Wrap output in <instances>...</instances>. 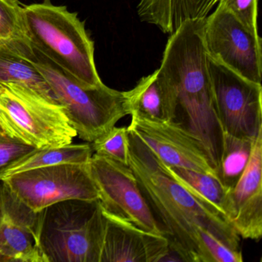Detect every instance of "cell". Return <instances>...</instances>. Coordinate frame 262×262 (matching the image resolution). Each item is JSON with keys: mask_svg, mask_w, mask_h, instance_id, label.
<instances>
[{"mask_svg": "<svg viewBox=\"0 0 262 262\" xmlns=\"http://www.w3.org/2000/svg\"><path fill=\"white\" fill-rule=\"evenodd\" d=\"M128 166L168 239L170 250L181 260L203 262L199 237L202 230L241 251L240 236L225 216L178 183L152 151L128 129Z\"/></svg>", "mask_w": 262, "mask_h": 262, "instance_id": "cell-1", "label": "cell"}, {"mask_svg": "<svg viewBox=\"0 0 262 262\" xmlns=\"http://www.w3.org/2000/svg\"><path fill=\"white\" fill-rule=\"evenodd\" d=\"M204 25L205 19L185 21L170 35L157 72L174 111L172 122L203 144L217 173L224 133L214 107Z\"/></svg>", "mask_w": 262, "mask_h": 262, "instance_id": "cell-2", "label": "cell"}, {"mask_svg": "<svg viewBox=\"0 0 262 262\" xmlns=\"http://www.w3.org/2000/svg\"><path fill=\"white\" fill-rule=\"evenodd\" d=\"M10 47L30 61L50 85L62 105L77 136L92 143L106 134L116 124L129 115L125 92L104 85L85 87L62 69L35 50L28 41H14Z\"/></svg>", "mask_w": 262, "mask_h": 262, "instance_id": "cell-3", "label": "cell"}, {"mask_svg": "<svg viewBox=\"0 0 262 262\" xmlns=\"http://www.w3.org/2000/svg\"><path fill=\"white\" fill-rule=\"evenodd\" d=\"M22 14L26 37L33 48L83 86L104 85L95 63L94 42L77 13L45 0L23 6Z\"/></svg>", "mask_w": 262, "mask_h": 262, "instance_id": "cell-4", "label": "cell"}, {"mask_svg": "<svg viewBox=\"0 0 262 262\" xmlns=\"http://www.w3.org/2000/svg\"><path fill=\"white\" fill-rule=\"evenodd\" d=\"M40 245L47 262H99L105 217L99 201L70 199L42 210Z\"/></svg>", "mask_w": 262, "mask_h": 262, "instance_id": "cell-5", "label": "cell"}, {"mask_svg": "<svg viewBox=\"0 0 262 262\" xmlns=\"http://www.w3.org/2000/svg\"><path fill=\"white\" fill-rule=\"evenodd\" d=\"M0 130L37 149L68 145L77 136L59 102L13 82L0 83Z\"/></svg>", "mask_w": 262, "mask_h": 262, "instance_id": "cell-6", "label": "cell"}, {"mask_svg": "<svg viewBox=\"0 0 262 262\" xmlns=\"http://www.w3.org/2000/svg\"><path fill=\"white\" fill-rule=\"evenodd\" d=\"M33 211L70 199L99 201V193L86 164H62L33 168L0 179Z\"/></svg>", "mask_w": 262, "mask_h": 262, "instance_id": "cell-7", "label": "cell"}, {"mask_svg": "<svg viewBox=\"0 0 262 262\" xmlns=\"http://www.w3.org/2000/svg\"><path fill=\"white\" fill-rule=\"evenodd\" d=\"M214 107L224 135L253 141L262 131V85L208 56Z\"/></svg>", "mask_w": 262, "mask_h": 262, "instance_id": "cell-8", "label": "cell"}, {"mask_svg": "<svg viewBox=\"0 0 262 262\" xmlns=\"http://www.w3.org/2000/svg\"><path fill=\"white\" fill-rule=\"evenodd\" d=\"M87 168L104 211L165 236L128 165L93 153Z\"/></svg>", "mask_w": 262, "mask_h": 262, "instance_id": "cell-9", "label": "cell"}, {"mask_svg": "<svg viewBox=\"0 0 262 262\" xmlns=\"http://www.w3.org/2000/svg\"><path fill=\"white\" fill-rule=\"evenodd\" d=\"M203 40L211 59L251 82L261 84V39L253 36L219 3L205 19Z\"/></svg>", "mask_w": 262, "mask_h": 262, "instance_id": "cell-10", "label": "cell"}, {"mask_svg": "<svg viewBox=\"0 0 262 262\" xmlns=\"http://www.w3.org/2000/svg\"><path fill=\"white\" fill-rule=\"evenodd\" d=\"M127 128L164 164L216 176L203 144L172 121L156 122L132 114Z\"/></svg>", "mask_w": 262, "mask_h": 262, "instance_id": "cell-11", "label": "cell"}, {"mask_svg": "<svg viewBox=\"0 0 262 262\" xmlns=\"http://www.w3.org/2000/svg\"><path fill=\"white\" fill-rule=\"evenodd\" d=\"M42 217V211H33L0 180V261L47 262L40 245Z\"/></svg>", "mask_w": 262, "mask_h": 262, "instance_id": "cell-12", "label": "cell"}, {"mask_svg": "<svg viewBox=\"0 0 262 262\" xmlns=\"http://www.w3.org/2000/svg\"><path fill=\"white\" fill-rule=\"evenodd\" d=\"M102 211L105 228L99 262L162 261L169 253L165 236L145 231L128 221Z\"/></svg>", "mask_w": 262, "mask_h": 262, "instance_id": "cell-13", "label": "cell"}, {"mask_svg": "<svg viewBox=\"0 0 262 262\" xmlns=\"http://www.w3.org/2000/svg\"><path fill=\"white\" fill-rule=\"evenodd\" d=\"M262 131L253 141L249 160L231 190V224L240 237L258 242L262 236Z\"/></svg>", "mask_w": 262, "mask_h": 262, "instance_id": "cell-14", "label": "cell"}, {"mask_svg": "<svg viewBox=\"0 0 262 262\" xmlns=\"http://www.w3.org/2000/svg\"><path fill=\"white\" fill-rule=\"evenodd\" d=\"M219 0H140L138 15L141 20L172 34L185 21L204 19Z\"/></svg>", "mask_w": 262, "mask_h": 262, "instance_id": "cell-15", "label": "cell"}, {"mask_svg": "<svg viewBox=\"0 0 262 262\" xmlns=\"http://www.w3.org/2000/svg\"><path fill=\"white\" fill-rule=\"evenodd\" d=\"M163 164L167 172L196 199L215 208L231 223V190L226 188L216 176L187 168Z\"/></svg>", "mask_w": 262, "mask_h": 262, "instance_id": "cell-16", "label": "cell"}, {"mask_svg": "<svg viewBox=\"0 0 262 262\" xmlns=\"http://www.w3.org/2000/svg\"><path fill=\"white\" fill-rule=\"evenodd\" d=\"M125 94L129 115L156 122L173 120L174 111L159 82L157 70L142 78L137 85L130 91L125 92Z\"/></svg>", "mask_w": 262, "mask_h": 262, "instance_id": "cell-17", "label": "cell"}, {"mask_svg": "<svg viewBox=\"0 0 262 262\" xmlns=\"http://www.w3.org/2000/svg\"><path fill=\"white\" fill-rule=\"evenodd\" d=\"M93 155L91 144H73L36 149L8 168L3 178L27 170L62 164H86Z\"/></svg>", "mask_w": 262, "mask_h": 262, "instance_id": "cell-18", "label": "cell"}, {"mask_svg": "<svg viewBox=\"0 0 262 262\" xmlns=\"http://www.w3.org/2000/svg\"><path fill=\"white\" fill-rule=\"evenodd\" d=\"M8 82L27 85L57 102L50 85L36 67L10 47L0 44V83Z\"/></svg>", "mask_w": 262, "mask_h": 262, "instance_id": "cell-19", "label": "cell"}, {"mask_svg": "<svg viewBox=\"0 0 262 262\" xmlns=\"http://www.w3.org/2000/svg\"><path fill=\"white\" fill-rule=\"evenodd\" d=\"M253 141L224 135L223 153L217 177L226 188L232 189L242 176L249 160Z\"/></svg>", "mask_w": 262, "mask_h": 262, "instance_id": "cell-20", "label": "cell"}, {"mask_svg": "<svg viewBox=\"0 0 262 262\" xmlns=\"http://www.w3.org/2000/svg\"><path fill=\"white\" fill-rule=\"evenodd\" d=\"M22 13L19 0H0V44L27 40Z\"/></svg>", "mask_w": 262, "mask_h": 262, "instance_id": "cell-21", "label": "cell"}, {"mask_svg": "<svg viewBox=\"0 0 262 262\" xmlns=\"http://www.w3.org/2000/svg\"><path fill=\"white\" fill-rule=\"evenodd\" d=\"M95 154L128 165V128L113 127L106 134L92 142Z\"/></svg>", "mask_w": 262, "mask_h": 262, "instance_id": "cell-22", "label": "cell"}, {"mask_svg": "<svg viewBox=\"0 0 262 262\" xmlns=\"http://www.w3.org/2000/svg\"><path fill=\"white\" fill-rule=\"evenodd\" d=\"M199 237L203 262L243 261L242 251L229 248L208 231H201Z\"/></svg>", "mask_w": 262, "mask_h": 262, "instance_id": "cell-23", "label": "cell"}, {"mask_svg": "<svg viewBox=\"0 0 262 262\" xmlns=\"http://www.w3.org/2000/svg\"><path fill=\"white\" fill-rule=\"evenodd\" d=\"M36 149L0 130V179L10 167Z\"/></svg>", "mask_w": 262, "mask_h": 262, "instance_id": "cell-24", "label": "cell"}, {"mask_svg": "<svg viewBox=\"0 0 262 262\" xmlns=\"http://www.w3.org/2000/svg\"><path fill=\"white\" fill-rule=\"evenodd\" d=\"M249 33L260 37L257 29V4L258 0H219Z\"/></svg>", "mask_w": 262, "mask_h": 262, "instance_id": "cell-25", "label": "cell"}]
</instances>
